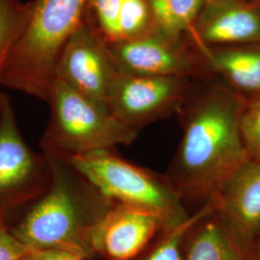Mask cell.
Masks as SVG:
<instances>
[{
    "label": "cell",
    "instance_id": "ffe728a7",
    "mask_svg": "<svg viewBox=\"0 0 260 260\" xmlns=\"http://www.w3.org/2000/svg\"><path fill=\"white\" fill-rule=\"evenodd\" d=\"M240 130L250 157L260 160V95L245 100Z\"/></svg>",
    "mask_w": 260,
    "mask_h": 260
},
{
    "label": "cell",
    "instance_id": "603a6c76",
    "mask_svg": "<svg viewBox=\"0 0 260 260\" xmlns=\"http://www.w3.org/2000/svg\"><path fill=\"white\" fill-rule=\"evenodd\" d=\"M251 260H260V237L251 251Z\"/></svg>",
    "mask_w": 260,
    "mask_h": 260
},
{
    "label": "cell",
    "instance_id": "ba28073f",
    "mask_svg": "<svg viewBox=\"0 0 260 260\" xmlns=\"http://www.w3.org/2000/svg\"><path fill=\"white\" fill-rule=\"evenodd\" d=\"M119 74L107 42L91 23L84 20L60 54L56 79L106 105L112 84Z\"/></svg>",
    "mask_w": 260,
    "mask_h": 260
},
{
    "label": "cell",
    "instance_id": "9a60e30c",
    "mask_svg": "<svg viewBox=\"0 0 260 260\" xmlns=\"http://www.w3.org/2000/svg\"><path fill=\"white\" fill-rule=\"evenodd\" d=\"M214 212L213 200L202 204L201 207L191 214L184 222L165 228L133 260H182L189 233L197 223Z\"/></svg>",
    "mask_w": 260,
    "mask_h": 260
},
{
    "label": "cell",
    "instance_id": "8fae6325",
    "mask_svg": "<svg viewBox=\"0 0 260 260\" xmlns=\"http://www.w3.org/2000/svg\"><path fill=\"white\" fill-rule=\"evenodd\" d=\"M211 200L220 221L251 259L260 237V160H247Z\"/></svg>",
    "mask_w": 260,
    "mask_h": 260
},
{
    "label": "cell",
    "instance_id": "5bb4252c",
    "mask_svg": "<svg viewBox=\"0 0 260 260\" xmlns=\"http://www.w3.org/2000/svg\"><path fill=\"white\" fill-rule=\"evenodd\" d=\"M182 260H251L216 213L197 223L186 240Z\"/></svg>",
    "mask_w": 260,
    "mask_h": 260
},
{
    "label": "cell",
    "instance_id": "cb8c5ba5",
    "mask_svg": "<svg viewBox=\"0 0 260 260\" xmlns=\"http://www.w3.org/2000/svg\"><path fill=\"white\" fill-rule=\"evenodd\" d=\"M6 94H4V93H1L0 92V112L2 110V107H3V103H4V101H5V99H6Z\"/></svg>",
    "mask_w": 260,
    "mask_h": 260
},
{
    "label": "cell",
    "instance_id": "3957f363",
    "mask_svg": "<svg viewBox=\"0 0 260 260\" xmlns=\"http://www.w3.org/2000/svg\"><path fill=\"white\" fill-rule=\"evenodd\" d=\"M90 0H34L0 73V84L48 103L63 48Z\"/></svg>",
    "mask_w": 260,
    "mask_h": 260
},
{
    "label": "cell",
    "instance_id": "ac0fdd59",
    "mask_svg": "<svg viewBox=\"0 0 260 260\" xmlns=\"http://www.w3.org/2000/svg\"><path fill=\"white\" fill-rule=\"evenodd\" d=\"M121 41L139 37L155 27L148 0H121L120 18Z\"/></svg>",
    "mask_w": 260,
    "mask_h": 260
},
{
    "label": "cell",
    "instance_id": "8992f818",
    "mask_svg": "<svg viewBox=\"0 0 260 260\" xmlns=\"http://www.w3.org/2000/svg\"><path fill=\"white\" fill-rule=\"evenodd\" d=\"M49 181L47 158L30 149L6 96L0 112V223L8 224L12 216L34 205Z\"/></svg>",
    "mask_w": 260,
    "mask_h": 260
},
{
    "label": "cell",
    "instance_id": "d6986e66",
    "mask_svg": "<svg viewBox=\"0 0 260 260\" xmlns=\"http://www.w3.org/2000/svg\"><path fill=\"white\" fill-rule=\"evenodd\" d=\"M121 2V0H90L89 2L98 31L109 45L121 41L119 26Z\"/></svg>",
    "mask_w": 260,
    "mask_h": 260
},
{
    "label": "cell",
    "instance_id": "7a4b0ae2",
    "mask_svg": "<svg viewBox=\"0 0 260 260\" xmlns=\"http://www.w3.org/2000/svg\"><path fill=\"white\" fill-rule=\"evenodd\" d=\"M47 158L50 169L47 191L11 231L29 250L55 249L70 251L84 260L93 259L95 254L88 233L113 202L68 161Z\"/></svg>",
    "mask_w": 260,
    "mask_h": 260
},
{
    "label": "cell",
    "instance_id": "277c9868",
    "mask_svg": "<svg viewBox=\"0 0 260 260\" xmlns=\"http://www.w3.org/2000/svg\"><path fill=\"white\" fill-rule=\"evenodd\" d=\"M48 103L50 119L40 141L42 153L68 161L76 155L127 146L139 131L118 120L106 105L56 79Z\"/></svg>",
    "mask_w": 260,
    "mask_h": 260
},
{
    "label": "cell",
    "instance_id": "6da1fadb",
    "mask_svg": "<svg viewBox=\"0 0 260 260\" xmlns=\"http://www.w3.org/2000/svg\"><path fill=\"white\" fill-rule=\"evenodd\" d=\"M244 104L241 95L224 83L207 87L190 104L165 177L184 202L211 200L251 158L240 130Z\"/></svg>",
    "mask_w": 260,
    "mask_h": 260
},
{
    "label": "cell",
    "instance_id": "44dd1931",
    "mask_svg": "<svg viewBox=\"0 0 260 260\" xmlns=\"http://www.w3.org/2000/svg\"><path fill=\"white\" fill-rule=\"evenodd\" d=\"M29 249L12 233L8 224L0 223V260H22Z\"/></svg>",
    "mask_w": 260,
    "mask_h": 260
},
{
    "label": "cell",
    "instance_id": "4fadbf2b",
    "mask_svg": "<svg viewBox=\"0 0 260 260\" xmlns=\"http://www.w3.org/2000/svg\"><path fill=\"white\" fill-rule=\"evenodd\" d=\"M207 69L244 100L260 95V43L200 48Z\"/></svg>",
    "mask_w": 260,
    "mask_h": 260
},
{
    "label": "cell",
    "instance_id": "9c48e42d",
    "mask_svg": "<svg viewBox=\"0 0 260 260\" xmlns=\"http://www.w3.org/2000/svg\"><path fill=\"white\" fill-rule=\"evenodd\" d=\"M121 74L149 76L203 77L205 68L187 51L179 39L154 27L139 37L108 44Z\"/></svg>",
    "mask_w": 260,
    "mask_h": 260
},
{
    "label": "cell",
    "instance_id": "7402d4cb",
    "mask_svg": "<svg viewBox=\"0 0 260 260\" xmlns=\"http://www.w3.org/2000/svg\"><path fill=\"white\" fill-rule=\"evenodd\" d=\"M22 260H84L70 251L55 249L29 250Z\"/></svg>",
    "mask_w": 260,
    "mask_h": 260
},
{
    "label": "cell",
    "instance_id": "e0dca14e",
    "mask_svg": "<svg viewBox=\"0 0 260 260\" xmlns=\"http://www.w3.org/2000/svg\"><path fill=\"white\" fill-rule=\"evenodd\" d=\"M28 4L16 0H0V73L26 18Z\"/></svg>",
    "mask_w": 260,
    "mask_h": 260
},
{
    "label": "cell",
    "instance_id": "2e32d148",
    "mask_svg": "<svg viewBox=\"0 0 260 260\" xmlns=\"http://www.w3.org/2000/svg\"><path fill=\"white\" fill-rule=\"evenodd\" d=\"M155 27L171 37L193 33L206 0H148Z\"/></svg>",
    "mask_w": 260,
    "mask_h": 260
},
{
    "label": "cell",
    "instance_id": "7c38bea8",
    "mask_svg": "<svg viewBox=\"0 0 260 260\" xmlns=\"http://www.w3.org/2000/svg\"><path fill=\"white\" fill-rule=\"evenodd\" d=\"M199 48L260 43V0H206L193 33Z\"/></svg>",
    "mask_w": 260,
    "mask_h": 260
},
{
    "label": "cell",
    "instance_id": "52a82bcc",
    "mask_svg": "<svg viewBox=\"0 0 260 260\" xmlns=\"http://www.w3.org/2000/svg\"><path fill=\"white\" fill-rule=\"evenodd\" d=\"M188 79L120 73L112 84L106 106L122 123L140 131L182 107L188 99Z\"/></svg>",
    "mask_w": 260,
    "mask_h": 260
},
{
    "label": "cell",
    "instance_id": "30bf717a",
    "mask_svg": "<svg viewBox=\"0 0 260 260\" xmlns=\"http://www.w3.org/2000/svg\"><path fill=\"white\" fill-rule=\"evenodd\" d=\"M165 228L156 214L113 203L90 228L88 240L95 256L133 260Z\"/></svg>",
    "mask_w": 260,
    "mask_h": 260
},
{
    "label": "cell",
    "instance_id": "5b68a950",
    "mask_svg": "<svg viewBox=\"0 0 260 260\" xmlns=\"http://www.w3.org/2000/svg\"><path fill=\"white\" fill-rule=\"evenodd\" d=\"M68 162L107 200L156 214L166 228L184 222L191 215L166 177L128 162L112 150L76 155Z\"/></svg>",
    "mask_w": 260,
    "mask_h": 260
}]
</instances>
